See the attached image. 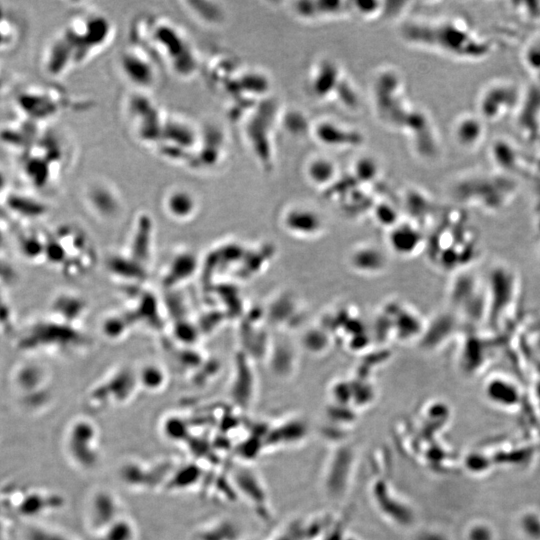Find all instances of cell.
I'll use <instances>...</instances> for the list:
<instances>
[{
	"instance_id": "1",
	"label": "cell",
	"mask_w": 540,
	"mask_h": 540,
	"mask_svg": "<svg viewBox=\"0 0 540 540\" xmlns=\"http://www.w3.org/2000/svg\"><path fill=\"white\" fill-rule=\"evenodd\" d=\"M129 34L130 42L148 51L175 77L188 80L201 72L203 62L197 49L173 20L159 15H141L134 19Z\"/></svg>"
},
{
	"instance_id": "2",
	"label": "cell",
	"mask_w": 540,
	"mask_h": 540,
	"mask_svg": "<svg viewBox=\"0 0 540 540\" xmlns=\"http://www.w3.org/2000/svg\"><path fill=\"white\" fill-rule=\"evenodd\" d=\"M407 45L458 59L475 60L491 52V44L459 18H412L398 30Z\"/></svg>"
},
{
	"instance_id": "3",
	"label": "cell",
	"mask_w": 540,
	"mask_h": 540,
	"mask_svg": "<svg viewBox=\"0 0 540 540\" xmlns=\"http://www.w3.org/2000/svg\"><path fill=\"white\" fill-rule=\"evenodd\" d=\"M68 139L47 124L37 138L17 154L20 175L35 192L52 188L68 168L72 157Z\"/></svg>"
},
{
	"instance_id": "4",
	"label": "cell",
	"mask_w": 540,
	"mask_h": 540,
	"mask_svg": "<svg viewBox=\"0 0 540 540\" xmlns=\"http://www.w3.org/2000/svg\"><path fill=\"white\" fill-rule=\"evenodd\" d=\"M92 105V100L74 95L53 82L26 85L14 96L16 115L39 124H51L64 113L83 111Z\"/></svg>"
},
{
	"instance_id": "5",
	"label": "cell",
	"mask_w": 540,
	"mask_h": 540,
	"mask_svg": "<svg viewBox=\"0 0 540 540\" xmlns=\"http://www.w3.org/2000/svg\"><path fill=\"white\" fill-rule=\"evenodd\" d=\"M281 112L278 100L270 96L257 102L235 121L241 127L243 140L253 159L266 173L275 167L274 135Z\"/></svg>"
},
{
	"instance_id": "6",
	"label": "cell",
	"mask_w": 540,
	"mask_h": 540,
	"mask_svg": "<svg viewBox=\"0 0 540 540\" xmlns=\"http://www.w3.org/2000/svg\"><path fill=\"white\" fill-rule=\"evenodd\" d=\"M59 32L71 47L80 67L111 44L115 27L106 14L84 8L74 12Z\"/></svg>"
},
{
	"instance_id": "7",
	"label": "cell",
	"mask_w": 540,
	"mask_h": 540,
	"mask_svg": "<svg viewBox=\"0 0 540 540\" xmlns=\"http://www.w3.org/2000/svg\"><path fill=\"white\" fill-rule=\"evenodd\" d=\"M371 97L379 122L390 130L402 132L416 105L406 94L402 74L393 67H382L374 75Z\"/></svg>"
},
{
	"instance_id": "8",
	"label": "cell",
	"mask_w": 540,
	"mask_h": 540,
	"mask_svg": "<svg viewBox=\"0 0 540 540\" xmlns=\"http://www.w3.org/2000/svg\"><path fill=\"white\" fill-rule=\"evenodd\" d=\"M122 112L134 140L141 146L153 150L164 126L167 112L151 93L135 90L126 94Z\"/></svg>"
},
{
	"instance_id": "9",
	"label": "cell",
	"mask_w": 540,
	"mask_h": 540,
	"mask_svg": "<svg viewBox=\"0 0 540 540\" xmlns=\"http://www.w3.org/2000/svg\"><path fill=\"white\" fill-rule=\"evenodd\" d=\"M201 125L179 113H167L159 139L153 149L163 160L187 167L193 157Z\"/></svg>"
},
{
	"instance_id": "10",
	"label": "cell",
	"mask_w": 540,
	"mask_h": 540,
	"mask_svg": "<svg viewBox=\"0 0 540 540\" xmlns=\"http://www.w3.org/2000/svg\"><path fill=\"white\" fill-rule=\"evenodd\" d=\"M522 102L518 83L508 78L493 79L479 91L476 113L488 124L498 122L514 113Z\"/></svg>"
},
{
	"instance_id": "11",
	"label": "cell",
	"mask_w": 540,
	"mask_h": 540,
	"mask_svg": "<svg viewBox=\"0 0 540 540\" xmlns=\"http://www.w3.org/2000/svg\"><path fill=\"white\" fill-rule=\"evenodd\" d=\"M117 67L131 90L152 93L160 81L161 66L141 46L129 42L118 54Z\"/></svg>"
},
{
	"instance_id": "12",
	"label": "cell",
	"mask_w": 540,
	"mask_h": 540,
	"mask_svg": "<svg viewBox=\"0 0 540 540\" xmlns=\"http://www.w3.org/2000/svg\"><path fill=\"white\" fill-rule=\"evenodd\" d=\"M228 135L220 126L207 123L201 125V133L196 151L187 169L202 175L217 173L229 158Z\"/></svg>"
},
{
	"instance_id": "13",
	"label": "cell",
	"mask_w": 540,
	"mask_h": 540,
	"mask_svg": "<svg viewBox=\"0 0 540 540\" xmlns=\"http://www.w3.org/2000/svg\"><path fill=\"white\" fill-rule=\"evenodd\" d=\"M295 19L308 23L357 20L355 0H299L286 3Z\"/></svg>"
},
{
	"instance_id": "14",
	"label": "cell",
	"mask_w": 540,
	"mask_h": 540,
	"mask_svg": "<svg viewBox=\"0 0 540 540\" xmlns=\"http://www.w3.org/2000/svg\"><path fill=\"white\" fill-rule=\"evenodd\" d=\"M310 135L317 144L331 150L359 149L365 143V135L360 129L332 118L312 122Z\"/></svg>"
},
{
	"instance_id": "15",
	"label": "cell",
	"mask_w": 540,
	"mask_h": 540,
	"mask_svg": "<svg viewBox=\"0 0 540 540\" xmlns=\"http://www.w3.org/2000/svg\"><path fill=\"white\" fill-rule=\"evenodd\" d=\"M66 450L79 468L93 469L99 461L98 432L93 423L75 421L67 432Z\"/></svg>"
},
{
	"instance_id": "16",
	"label": "cell",
	"mask_w": 540,
	"mask_h": 540,
	"mask_svg": "<svg viewBox=\"0 0 540 540\" xmlns=\"http://www.w3.org/2000/svg\"><path fill=\"white\" fill-rule=\"evenodd\" d=\"M346 77V73L337 61L322 57L310 69L307 80L308 92L316 101H334Z\"/></svg>"
},
{
	"instance_id": "17",
	"label": "cell",
	"mask_w": 540,
	"mask_h": 540,
	"mask_svg": "<svg viewBox=\"0 0 540 540\" xmlns=\"http://www.w3.org/2000/svg\"><path fill=\"white\" fill-rule=\"evenodd\" d=\"M10 385L16 395L25 403L45 393L48 373L34 359H25L15 364L9 375Z\"/></svg>"
},
{
	"instance_id": "18",
	"label": "cell",
	"mask_w": 540,
	"mask_h": 540,
	"mask_svg": "<svg viewBox=\"0 0 540 540\" xmlns=\"http://www.w3.org/2000/svg\"><path fill=\"white\" fill-rule=\"evenodd\" d=\"M88 209L102 219L115 218L122 210V197L115 185L104 179H94L83 190Z\"/></svg>"
},
{
	"instance_id": "19",
	"label": "cell",
	"mask_w": 540,
	"mask_h": 540,
	"mask_svg": "<svg viewBox=\"0 0 540 540\" xmlns=\"http://www.w3.org/2000/svg\"><path fill=\"white\" fill-rule=\"evenodd\" d=\"M280 222L285 231L302 238L316 237L325 229L323 216L315 208L302 203L286 206L281 212Z\"/></svg>"
},
{
	"instance_id": "20",
	"label": "cell",
	"mask_w": 540,
	"mask_h": 540,
	"mask_svg": "<svg viewBox=\"0 0 540 540\" xmlns=\"http://www.w3.org/2000/svg\"><path fill=\"white\" fill-rule=\"evenodd\" d=\"M241 67L237 57L219 51L211 54L207 61L203 62L201 72L209 87L222 95Z\"/></svg>"
},
{
	"instance_id": "21",
	"label": "cell",
	"mask_w": 540,
	"mask_h": 540,
	"mask_svg": "<svg viewBox=\"0 0 540 540\" xmlns=\"http://www.w3.org/2000/svg\"><path fill=\"white\" fill-rule=\"evenodd\" d=\"M161 204L166 215L179 222L194 218L200 207L196 193L183 186L167 189L162 196Z\"/></svg>"
},
{
	"instance_id": "22",
	"label": "cell",
	"mask_w": 540,
	"mask_h": 540,
	"mask_svg": "<svg viewBox=\"0 0 540 540\" xmlns=\"http://www.w3.org/2000/svg\"><path fill=\"white\" fill-rule=\"evenodd\" d=\"M487 135V123L476 112H465L456 117L452 136L459 147L472 151L479 148Z\"/></svg>"
},
{
	"instance_id": "23",
	"label": "cell",
	"mask_w": 540,
	"mask_h": 540,
	"mask_svg": "<svg viewBox=\"0 0 540 540\" xmlns=\"http://www.w3.org/2000/svg\"><path fill=\"white\" fill-rule=\"evenodd\" d=\"M119 502L114 494L107 490L95 492L89 505V524L99 533L115 522L119 515Z\"/></svg>"
},
{
	"instance_id": "24",
	"label": "cell",
	"mask_w": 540,
	"mask_h": 540,
	"mask_svg": "<svg viewBox=\"0 0 540 540\" xmlns=\"http://www.w3.org/2000/svg\"><path fill=\"white\" fill-rule=\"evenodd\" d=\"M303 172L311 186L324 192H327L341 175L337 163L323 154L311 156L305 162Z\"/></svg>"
},
{
	"instance_id": "25",
	"label": "cell",
	"mask_w": 540,
	"mask_h": 540,
	"mask_svg": "<svg viewBox=\"0 0 540 540\" xmlns=\"http://www.w3.org/2000/svg\"><path fill=\"white\" fill-rule=\"evenodd\" d=\"M23 18L13 8L0 2V54L11 52L25 35Z\"/></svg>"
},
{
	"instance_id": "26",
	"label": "cell",
	"mask_w": 540,
	"mask_h": 540,
	"mask_svg": "<svg viewBox=\"0 0 540 540\" xmlns=\"http://www.w3.org/2000/svg\"><path fill=\"white\" fill-rule=\"evenodd\" d=\"M182 9L195 22L205 27H219L226 18L225 10L216 1H181Z\"/></svg>"
},
{
	"instance_id": "27",
	"label": "cell",
	"mask_w": 540,
	"mask_h": 540,
	"mask_svg": "<svg viewBox=\"0 0 540 540\" xmlns=\"http://www.w3.org/2000/svg\"><path fill=\"white\" fill-rule=\"evenodd\" d=\"M388 241L394 252L409 255L421 246L422 235L414 224L398 222L390 228Z\"/></svg>"
},
{
	"instance_id": "28",
	"label": "cell",
	"mask_w": 540,
	"mask_h": 540,
	"mask_svg": "<svg viewBox=\"0 0 540 540\" xmlns=\"http://www.w3.org/2000/svg\"><path fill=\"white\" fill-rule=\"evenodd\" d=\"M4 205L17 217L23 219H38L47 213V205L36 196L12 191L4 197Z\"/></svg>"
},
{
	"instance_id": "29",
	"label": "cell",
	"mask_w": 540,
	"mask_h": 540,
	"mask_svg": "<svg viewBox=\"0 0 540 540\" xmlns=\"http://www.w3.org/2000/svg\"><path fill=\"white\" fill-rule=\"evenodd\" d=\"M348 174L363 186H373L381 176V166L372 156H361L352 164Z\"/></svg>"
},
{
	"instance_id": "30",
	"label": "cell",
	"mask_w": 540,
	"mask_h": 540,
	"mask_svg": "<svg viewBox=\"0 0 540 540\" xmlns=\"http://www.w3.org/2000/svg\"><path fill=\"white\" fill-rule=\"evenodd\" d=\"M491 155L495 164L501 169L502 172H511L515 170L518 162L513 159H518L519 155L515 148L509 142L499 140L494 143L491 150Z\"/></svg>"
},
{
	"instance_id": "31",
	"label": "cell",
	"mask_w": 540,
	"mask_h": 540,
	"mask_svg": "<svg viewBox=\"0 0 540 540\" xmlns=\"http://www.w3.org/2000/svg\"><path fill=\"white\" fill-rule=\"evenodd\" d=\"M136 530L132 522L126 518L120 517L110 524L95 540H135Z\"/></svg>"
},
{
	"instance_id": "32",
	"label": "cell",
	"mask_w": 540,
	"mask_h": 540,
	"mask_svg": "<svg viewBox=\"0 0 540 540\" xmlns=\"http://www.w3.org/2000/svg\"><path fill=\"white\" fill-rule=\"evenodd\" d=\"M522 57L525 66L540 81V35L527 43Z\"/></svg>"
},
{
	"instance_id": "33",
	"label": "cell",
	"mask_w": 540,
	"mask_h": 540,
	"mask_svg": "<svg viewBox=\"0 0 540 540\" xmlns=\"http://www.w3.org/2000/svg\"><path fill=\"white\" fill-rule=\"evenodd\" d=\"M372 209L374 211L375 219L382 225H390L391 228L399 222L397 220L396 208H394L390 203L381 201L375 204Z\"/></svg>"
},
{
	"instance_id": "34",
	"label": "cell",
	"mask_w": 540,
	"mask_h": 540,
	"mask_svg": "<svg viewBox=\"0 0 540 540\" xmlns=\"http://www.w3.org/2000/svg\"><path fill=\"white\" fill-rule=\"evenodd\" d=\"M13 79L12 72L0 61V102L12 92Z\"/></svg>"
},
{
	"instance_id": "35",
	"label": "cell",
	"mask_w": 540,
	"mask_h": 540,
	"mask_svg": "<svg viewBox=\"0 0 540 540\" xmlns=\"http://www.w3.org/2000/svg\"><path fill=\"white\" fill-rule=\"evenodd\" d=\"M30 540H71L66 535L47 529H35L29 534Z\"/></svg>"
},
{
	"instance_id": "36",
	"label": "cell",
	"mask_w": 540,
	"mask_h": 540,
	"mask_svg": "<svg viewBox=\"0 0 540 540\" xmlns=\"http://www.w3.org/2000/svg\"><path fill=\"white\" fill-rule=\"evenodd\" d=\"M199 470L196 467L188 466L181 470L180 475H177V479L175 481L176 487H182L184 485H190L194 482H196L199 477Z\"/></svg>"
},
{
	"instance_id": "37",
	"label": "cell",
	"mask_w": 540,
	"mask_h": 540,
	"mask_svg": "<svg viewBox=\"0 0 540 540\" xmlns=\"http://www.w3.org/2000/svg\"><path fill=\"white\" fill-rule=\"evenodd\" d=\"M164 432L170 439L179 441L178 439L182 438L185 434L184 423L181 420H170L165 424Z\"/></svg>"
}]
</instances>
